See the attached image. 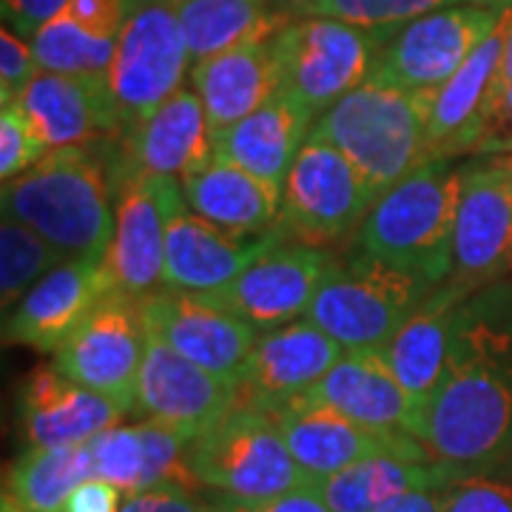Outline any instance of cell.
Masks as SVG:
<instances>
[{"instance_id":"8","label":"cell","mask_w":512,"mask_h":512,"mask_svg":"<svg viewBox=\"0 0 512 512\" xmlns=\"http://www.w3.org/2000/svg\"><path fill=\"white\" fill-rule=\"evenodd\" d=\"M379 200L348 157L319 137H308L299 148L282 185L285 237L328 248L345 237H356L367 211Z\"/></svg>"},{"instance_id":"17","label":"cell","mask_w":512,"mask_h":512,"mask_svg":"<svg viewBox=\"0 0 512 512\" xmlns=\"http://www.w3.org/2000/svg\"><path fill=\"white\" fill-rule=\"evenodd\" d=\"M140 305L151 336L205 370L239 382L259 339L254 325L220 308L205 293L154 291L143 296Z\"/></svg>"},{"instance_id":"42","label":"cell","mask_w":512,"mask_h":512,"mask_svg":"<svg viewBox=\"0 0 512 512\" xmlns=\"http://www.w3.org/2000/svg\"><path fill=\"white\" fill-rule=\"evenodd\" d=\"M3 3V26L15 29L20 37H35V32L69 0H0Z\"/></svg>"},{"instance_id":"27","label":"cell","mask_w":512,"mask_h":512,"mask_svg":"<svg viewBox=\"0 0 512 512\" xmlns=\"http://www.w3.org/2000/svg\"><path fill=\"white\" fill-rule=\"evenodd\" d=\"M467 296L473 293L464 291L456 282H444L424 299L419 311L393 333V339L376 350L384 365L393 370V376L424 407L444 379L450 348L456 339L458 311Z\"/></svg>"},{"instance_id":"2","label":"cell","mask_w":512,"mask_h":512,"mask_svg":"<svg viewBox=\"0 0 512 512\" xmlns=\"http://www.w3.org/2000/svg\"><path fill=\"white\" fill-rule=\"evenodd\" d=\"M117 143L49 151L3 183V217L29 225L69 259H106L117 225Z\"/></svg>"},{"instance_id":"34","label":"cell","mask_w":512,"mask_h":512,"mask_svg":"<svg viewBox=\"0 0 512 512\" xmlns=\"http://www.w3.org/2000/svg\"><path fill=\"white\" fill-rule=\"evenodd\" d=\"M69 256L57 251L29 225L3 217L0 222V305L9 313L37 282Z\"/></svg>"},{"instance_id":"15","label":"cell","mask_w":512,"mask_h":512,"mask_svg":"<svg viewBox=\"0 0 512 512\" xmlns=\"http://www.w3.org/2000/svg\"><path fill=\"white\" fill-rule=\"evenodd\" d=\"M268 413L276 421L296 464L311 481L333 476L362 458L382 453L430 458L427 447L416 436L365 427L311 396H296L291 402L271 407Z\"/></svg>"},{"instance_id":"5","label":"cell","mask_w":512,"mask_h":512,"mask_svg":"<svg viewBox=\"0 0 512 512\" xmlns=\"http://www.w3.org/2000/svg\"><path fill=\"white\" fill-rule=\"evenodd\" d=\"M436 288L362 248L336 256L308 319L345 350H379Z\"/></svg>"},{"instance_id":"22","label":"cell","mask_w":512,"mask_h":512,"mask_svg":"<svg viewBox=\"0 0 512 512\" xmlns=\"http://www.w3.org/2000/svg\"><path fill=\"white\" fill-rule=\"evenodd\" d=\"M282 239H288L282 228L259 237L225 234L217 225L197 217L183 200L165 228V268L160 291H220Z\"/></svg>"},{"instance_id":"11","label":"cell","mask_w":512,"mask_h":512,"mask_svg":"<svg viewBox=\"0 0 512 512\" xmlns=\"http://www.w3.org/2000/svg\"><path fill=\"white\" fill-rule=\"evenodd\" d=\"M146 345L148 328L140 299L109 291L55 350L52 365L74 382L109 396L131 416Z\"/></svg>"},{"instance_id":"50","label":"cell","mask_w":512,"mask_h":512,"mask_svg":"<svg viewBox=\"0 0 512 512\" xmlns=\"http://www.w3.org/2000/svg\"><path fill=\"white\" fill-rule=\"evenodd\" d=\"M510 274H512V262H510Z\"/></svg>"},{"instance_id":"6","label":"cell","mask_w":512,"mask_h":512,"mask_svg":"<svg viewBox=\"0 0 512 512\" xmlns=\"http://www.w3.org/2000/svg\"><path fill=\"white\" fill-rule=\"evenodd\" d=\"M185 461L202 490L242 501H262L311 484L271 413L242 399L188 441Z\"/></svg>"},{"instance_id":"40","label":"cell","mask_w":512,"mask_h":512,"mask_svg":"<svg viewBox=\"0 0 512 512\" xmlns=\"http://www.w3.org/2000/svg\"><path fill=\"white\" fill-rule=\"evenodd\" d=\"M120 512H214V501L211 493H197V487L163 484L128 493Z\"/></svg>"},{"instance_id":"10","label":"cell","mask_w":512,"mask_h":512,"mask_svg":"<svg viewBox=\"0 0 512 512\" xmlns=\"http://www.w3.org/2000/svg\"><path fill=\"white\" fill-rule=\"evenodd\" d=\"M507 9L458 3L410 20L390 37L367 80L404 92H436L493 35Z\"/></svg>"},{"instance_id":"13","label":"cell","mask_w":512,"mask_h":512,"mask_svg":"<svg viewBox=\"0 0 512 512\" xmlns=\"http://www.w3.org/2000/svg\"><path fill=\"white\" fill-rule=\"evenodd\" d=\"M183 200L177 177H117V225L106 254L111 291L143 299L163 288L165 228Z\"/></svg>"},{"instance_id":"35","label":"cell","mask_w":512,"mask_h":512,"mask_svg":"<svg viewBox=\"0 0 512 512\" xmlns=\"http://www.w3.org/2000/svg\"><path fill=\"white\" fill-rule=\"evenodd\" d=\"M467 0H313L302 18H333L367 32L390 37L410 20Z\"/></svg>"},{"instance_id":"9","label":"cell","mask_w":512,"mask_h":512,"mask_svg":"<svg viewBox=\"0 0 512 512\" xmlns=\"http://www.w3.org/2000/svg\"><path fill=\"white\" fill-rule=\"evenodd\" d=\"M188 43L177 0H140L128 15L111 60L109 86L123 126L131 128L183 89Z\"/></svg>"},{"instance_id":"39","label":"cell","mask_w":512,"mask_h":512,"mask_svg":"<svg viewBox=\"0 0 512 512\" xmlns=\"http://www.w3.org/2000/svg\"><path fill=\"white\" fill-rule=\"evenodd\" d=\"M37 72L40 66L32 52V43H26L15 29L3 26L0 32V106L18 103V97L35 80Z\"/></svg>"},{"instance_id":"21","label":"cell","mask_w":512,"mask_h":512,"mask_svg":"<svg viewBox=\"0 0 512 512\" xmlns=\"http://www.w3.org/2000/svg\"><path fill=\"white\" fill-rule=\"evenodd\" d=\"M504 92V26L478 46L441 89L427 117V160L476 154Z\"/></svg>"},{"instance_id":"23","label":"cell","mask_w":512,"mask_h":512,"mask_svg":"<svg viewBox=\"0 0 512 512\" xmlns=\"http://www.w3.org/2000/svg\"><path fill=\"white\" fill-rule=\"evenodd\" d=\"M214 154V134L200 94L180 89L157 111L123 131L117 143V177H183Z\"/></svg>"},{"instance_id":"14","label":"cell","mask_w":512,"mask_h":512,"mask_svg":"<svg viewBox=\"0 0 512 512\" xmlns=\"http://www.w3.org/2000/svg\"><path fill=\"white\" fill-rule=\"evenodd\" d=\"M333 259L336 254H330L328 248L282 239L234 282L205 296L256 330L276 328L308 313Z\"/></svg>"},{"instance_id":"36","label":"cell","mask_w":512,"mask_h":512,"mask_svg":"<svg viewBox=\"0 0 512 512\" xmlns=\"http://www.w3.org/2000/svg\"><path fill=\"white\" fill-rule=\"evenodd\" d=\"M94 478H103L123 493L146 490L148 450L143 424H114L89 441Z\"/></svg>"},{"instance_id":"48","label":"cell","mask_w":512,"mask_h":512,"mask_svg":"<svg viewBox=\"0 0 512 512\" xmlns=\"http://www.w3.org/2000/svg\"><path fill=\"white\" fill-rule=\"evenodd\" d=\"M0 512H26V510L20 507L18 501L12 498V495L3 493V498H0Z\"/></svg>"},{"instance_id":"20","label":"cell","mask_w":512,"mask_h":512,"mask_svg":"<svg viewBox=\"0 0 512 512\" xmlns=\"http://www.w3.org/2000/svg\"><path fill=\"white\" fill-rule=\"evenodd\" d=\"M109 291L106 259H66L3 313V345L55 353Z\"/></svg>"},{"instance_id":"25","label":"cell","mask_w":512,"mask_h":512,"mask_svg":"<svg viewBox=\"0 0 512 512\" xmlns=\"http://www.w3.org/2000/svg\"><path fill=\"white\" fill-rule=\"evenodd\" d=\"M305 396L373 430L421 436L424 404L393 376L376 350H345L328 376Z\"/></svg>"},{"instance_id":"49","label":"cell","mask_w":512,"mask_h":512,"mask_svg":"<svg viewBox=\"0 0 512 512\" xmlns=\"http://www.w3.org/2000/svg\"><path fill=\"white\" fill-rule=\"evenodd\" d=\"M467 3H481V6H495V9H510L512 0H467Z\"/></svg>"},{"instance_id":"16","label":"cell","mask_w":512,"mask_h":512,"mask_svg":"<svg viewBox=\"0 0 512 512\" xmlns=\"http://www.w3.org/2000/svg\"><path fill=\"white\" fill-rule=\"evenodd\" d=\"M239 402V382L217 376L148 333L131 416L160 421L197 439Z\"/></svg>"},{"instance_id":"32","label":"cell","mask_w":512,"mask_h":512,"mask_svg":"<svg viewBox=\"0 0 512 512\" xmlns=\"http://www.w3.org/2000/svg\"><path fill=\"white\" fill-rule=\"evenodd\" d=\"M94 478L92 447H29L6 470V487L26 512H60L66 498Z\"/></svg>"},{"instance_id":"12","label":"cell","mask_w":512,"mask_h":512,"mask_svg":"<svg viewBox=\"0 0 512 512\" xmlns=\"http://www.w3.org/2000/svg\"><path fill=\"white\" fill-rule=\"evenodd\" d=\"M512 262V154H481L461 165L453 274L476 293L510 274Z\"/></svg>"},{"instance_id":"29","label":"cell","mask_w":512,"mask_h":512,"mask_svg":"<svg viewBox=\"0 0 512 512\" xmlns=\"http://www.w3.org/2000/svg\"><path fill=\"white\" fill-rule=\"evenodd\" d=\"M313 123L311 114L299 109L288 94L276 92L248 117L214 134V154L282 188L299 148L311 137Z\"/></svg>"},{"instance_id":"31","label":"cell","mask_w":512,"mask_h":512,"mask_svg":"<svg viewBox=\"0 0 512 512\" xmlns=\"http://www.w3.org/2000/svg\"><path fill=\"white\" fill-rule=\"evenodd\" d=\"M191 63L220 55L254 37L276 35L291 18L265 0H177Z\"/></svg>"},{"instance_id":"41","label":"cell","mask_w":512,"mask_h":512,"mask_svg":"<svg viewBox=\"0 0 512 512\" xmlns=\"http://www.w3.org/2000/svg\"><path fill=\"white\" fill-rule=\"evenodd\" d=\"M211 501H214V512H333L316 495L311 484L296 487L291 493L274 495V498H262V501H242V498L220 493H211Z\"/></svg>"},{"instance_id":"24","label":"cell","mask_w":512,"mask_h":512,"mask_svg":"<svg viewBox=\"0 0 512 512\" xmlns=\"http://www.w3.org/2000/svg\"><path fill=\"white\" fill-rule=\"evenodd\" d=\"M18 413L29 447L89 444L126 416L109 396L63 376L55 365L29 373L20 387Z\"/></svg>"},{"instance_id":"7","label":"cell","mask_w":512,"mask_h":512,"mask_svg":"<svg viewBox=\"0 0 512 512\" xmlns=\"http://www.w3.org/2000/svg\"><path fill=\"white\" fill-rule=\"evenodd\" d=\"M271 43L279 92L319 120L370 77L387 37L333 18H293Z\"/></svg>"},{"instance_id":"37","label":"cell","mask_w":512,"mask_h":512,"mask_svg":"<svg viewBox=\"0 0 512 512\" xmlns=\"http://www.w3.org/2000/svg\"><path fill=\"white\" fill-rule=\"evenodd\" d=\"M441 512H512V461L447 484Z\"/></svg>"},{"instance_id":"26","label":"cell","mask_w":512,"mask_h":512,"mask_svg":"<svg viewBox=\"0 0 512 512\" xmlns=\"http://www.w3.org/2000/svg\"><path fill=\"white\" fill-rule=\"evenodd\" d=\"M185 205L205 222L234 237H259L279 228L282 188L242 165L211 154L180 177Z\"/></svg>"},{"instance_id":"43","label":"cell","mask_w":512,"mask_h":512,"mask_svg":"<svg viewBox=\"0 0 512 512\" xmlns=\"http://www.w3.org/2000/svg\"><path fill=\"white\" fill-rule=\"evenodd\" d=\"M123 507V490L103 478H86L74 490L60 512H120Z\"/></svg>"},{"instance_id":"33","label":"cell","mask_w":512,"mask_h":512,"mask_svg":"<svg viewBox=\"0 0 512 512\" xmlns=\"http://www.w3.org/2000/svg\"><path fill=\"white\" fill-rule=\"evenodd\" d=\"M40 72L60 74H109L117 52V40L86 29L83 23L60 9L49 18L35 37H29Z\"/></svg>"},{"instance_id":"46","label":"cell","mask_w":512,"mask_h":512,"mask_svg":"<svg viewBox=\"0 0 512 512\" xmlns=\"http://www.w3.org/2000/svg\"><path fill=\"white\" fill-rule=\"evenodd\" d=\"M271 9H274L276 15H285V18H302L305 15V9L311 6L313 0H265Z\"/></svg>"},{"instance_id":"3","label":"cell","mask_w":512,"mask_h":512,"mask_svg":"<svg viewBox=\"0 0 512 512\" xmlns=\"http://www.w3.org/2000/svg\"><path fill=\"white\" fill-rule=\"evenodd\" d=\"M461 165L427 160L387 188L356 231V248L419 276L430 288L453 274Z\"/></svg>"},{"instance_id":"38","label":"cell","mask_w":512,"mask_h":512,"mask_svg":"<svg viewBox=\"0 0 512 512\" xmlns=\"http://www.w3.org/2000/svg\"><path fill=\"white\" fill-rule=\"evenodd\" d=\"M49 154L20 106H0V177L15 180Z\"/></svg>"},{"instance_id":"28","label":"cell","mask_w":512,"mask_h":512,"mask_svg":"<svg viewBox=\"0 0 512 512\" xmlns=\"http://www.w3.org/2000/svg\"><path fill=\"white\" fill-rule=\"evenodd\" d=\"M271 37H254L208 60L191 63V86L200 94L211 134L231 128L279 92Z\"/></svg>"},{"instance_id":"44","label":"cell","mask_w":512,"mask_h":512,"mask_svg":"<svg viewBox=\"0 0 512 512\" xmlns=\"http://www.w3.org/2000/svg\"><path fill=\"white\" fill-rule=\"evenodd\" d=\"M476 154L478 157L481 154H512V74L504 77V92H501L493 120L484 131Z\"/></svg>"},{"instance_id":"4","label":"cell","mask_w":512,"mask_h":512,"mask_svg":"<svg viewBox=\"0 0 512 512\" xmlns=\"http://www.w3.org/2000/svg\"><path fill=\"white\" fill-rule=\"evenodd\" d=\"M436 92H404L365 80L316 123L313 137L339 148L367 185L382 197L387 188L427 163V117Z\"/></svg>"},{"instance_id":"30","label":"cell","mask_w":512,"mask_h":512,"mask_svg":"<svg viewBox=\"0 0 512 512\" xmlns=\"http://www.w3.org/2000/svg\"><path fill=\"white\" fill-rule=\"evenodd\" d=\"M456 478L433 458L382 453L350 464L311 487L333 512H376L382 504L413 490H444Z\"/></svg>"},{"instance_id":"18","label":"cell","mask_w":512,"mask_h":512,"mask_svg":"<svg viewBox=\"0 0 512 512\" xmlns=\"http://www.w3.org/2000/svg\"><path fill=\"white\" fill-rule=\"evenodd\" d=\"M12 106H20L49 151L92 146L126 131L109 74L37 72Z\"/></svg>"},{"instance_id":"19","label":"cell","mask_w":512,"mask_h":512,"mask_svg":"<svg viewBox=\"0 0 512 512\" xmlns=\"http://www.w3.org/2000/svg\"><path fill=\"white\" fill-rule=\"evenodd\" d=\"M345 356V348L308 316L259 330L254 350L239 373V399L271 410L305 396Z\"/></svg>"},{"instance_id":"45","label":"cell","mask_w":512,"mask_h":512,"mask_svg":"<svg viewBox=\"0 0 512 512\" xmlns=\"http://www.w3.org/2000/svg\"><path fill=\"white\" fill-rule=\"evenodd\" d=\"M441 493L444 490H413L387 501L376 512H441Z\"/></svg>"},{"instance_id":"1","label":"cell","mask_w":512,"mask_h":512,"mask_svg":"<svg viewBox=\"0 0 512 512\" xmlns=\"http://www.w3.org/2000/svg\"><path fill=\"white\" fill-rule=\"evenodd\" d=\"M419 439L453 478L512 461V282L464 299Z\"/></svg>"},{"instance_id":"47","label":"cell","mask_w":512,"mask_h":512,"mask_svg":"<svg viewBox=\"0 0 512 512\" xmlns=\"http://www.w3.org/2000/svg\"><path fill=\"white\" fill-rule=\"evenodd\" d=\"M501 26H504V77H507L512 74V6L504 12Z\"/></svg>"}]
</instances>
